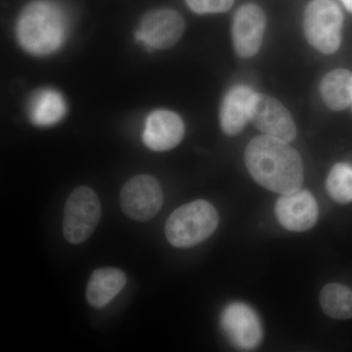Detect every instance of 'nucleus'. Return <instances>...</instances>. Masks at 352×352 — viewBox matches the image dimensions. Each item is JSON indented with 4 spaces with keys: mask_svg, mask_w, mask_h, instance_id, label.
Masks as SVG:
<instances>
[{
    "mask_svg": "<svg viewBox=\"0 0 352 352\" xmlns=\"http://www.w3.org/2000/svg\"><path fill=\"white\" fill-rule=\"evenodd\" d=\"M342 2L346 6L347 10L352 13V0H342Z\"/></svg>",
    "mask_w": 352,
    "mask_h": 352,
    "instance_id": "obj_20",
    "label": "nucleus"
},
{
    "mask_svg": "<svg viewBox=\"0 0 352 352\" xmlns=\"http://www.w3.org/2000/svg\"><path fill=\"white\" fill-rule=\"evenodd\" d=\"M326 188L333 201L340 205L352 201V166L340 163L329 173Z\"/></svg>",
    "mask_w": 352,
    "mask_h": 352,
    "instance_id": "obj_18",
    "label": "nucleus"
},
{
    "mask_svg": "<svg viewBox=\"0 0 352 352\" xmlns=\"http://www.w3.org/2000/svg\"><path fill=\"white\" fill-rule=\"evenodd\" d=\"M324 314L333 319L352 318V289L344 285L331 283L322 289L319 296Z\"/></svg>",
    "mask_w": 352,
    "mask_h": 352,
    "instance_id": "obj_17",
    "label": "nucleus"
},
{
    "mask_svg": "<svg viewBox=\"0 0 352 352\" xmlns=\"http://www.w3.org/2000/svg\"><path fill=\"white\" fill-rule=\"evenodd\" d=\"M219 217L212 204L197 200L176 208L166 223V239L173 247L187 249L210 238Z\"/></svg>",
    "mask_w": 352,
    "mask_h": 352,
    "instance_id": "obj_3",
    "label": "nucleus"
},
{
    "mask_svg": "<svg viewBox=\"0 0 352 352\" xmlns=\"http://www.w3.org/2000/svg\"><path fill=\"white\" fill-rule=\"evenodd\" d=\"M187 6L197 14L223 13L233 6L235 0H185Z\"/></svg>",
    "mask_w": 352,
    "mask_h": 352,
    "instance_id": "obj_19",
    "label": "nucleus"
},
{
    "mask_svg": "<svg viewBox=\"0 0 352 352\" xmlns=\"http://www.w3.org/2000/svg\"><path fill=\"white\" fill-rule=\"evenodd\" d=\"M67 19L50 1L32 2L20 14L16 36L21 47L36 56L56 52L67 38Z\"/></svg>",
    "mask_w": 352,
    "mask_h": 352,
    "instance_id": "obj_2",
    "label": "nucleus"
},
{
    "mask_svg": "<svg viewBox=\"0 0 352 352\" xmlns=\"http://www.w3.org/2000/svg\"><path fill=\"white\" fill-rule=\"evenodd\" d=\"M254 92L247 85H236L224 97L220 108V124L229 136L241 133L250 122V112Z\"/></svg>",
    "mask_w": 352,
    "mask_h": 352,
    "instance_id": "obj_13",
    "label": "nucleus"
},
{
    "mask_svg": "<svg viewBox=\"0 0 352 352\" xmlns=\"http://www.w3.org/2000/svg\"><path fill=\"white\" fill-rule=\"evenodd\" d=\"M164 203L161 184L151 175L134 176L122 187L120 208L129 219L145 222L156 217Z\"/></svg>",
    "mask_w": 352,
    "mask_h": 352,
    "instance_id": "obj_6",
    "label": "nucleus"
},
{
    "mask_svg": "<svg viewBox=\"0 0 352 352\" xmlns=\"http://www.w3.org/2000/svg\"><path fill=\"white\" fill-rule=\"evenodd\" d=\"M184 30L185 22L179 13L170 8L156 9L141 19L135 38L147 50H168L182 38Z\"/></svg>",
    "mask_w": 352,
    "mask_h": 352,
    "instance_id": "obj_7",
    "label": "nucleus"
},
{
    "mask_svg": "<svg viewBox=\"0 0 352 352\" xmlns=\"http://www.w3.org/2000/svg\"><path fill=\"white\" fill-rule=\"evenodd\" d=\"M266 17L263 9L254 3L244 4L234 16L233 45L243 58L254 56L261 50L265 32Z\"/></svg>",
    "mask_w": 352,
    "mask_h": 352,
    "instance_id": "obj_10",
    "label": "nucleus"
},
{
    "mask_svg": "<svg viewBox=\"0 0 352 352\" xmlns=\"http://www.w3.org/2000/svg\"><path fill=\"white\" fill-rule=\"evenodd\" d=\"M126 284L122 270L102 267L94 271L87 287V300L91 307L103 308L119 295Z\"/></svg>",
    "mask_w": 352,
    "mask_h": 352,
    "instance_id": "obj_15",
    "label": "nucleus"
},
{
    "mask_svg": "<svg viewBox=\"0 0 352 352\" xmlns=\"http://www.w3.org/2000/svg\"><path fill=\"white\" fill-rule=\"evenodd\" d=\"M220 323L228 339L242 351H252L263 340L261 319L256 312L244 302L227 305L222 311Z\"/></svg>",
    "mask_w": 352,
    "mask_h": 352,
    "instance_id": "obj_9",
    "label": "nucleus"
},
{
    "mask_svg": "<svg viewBox=\"0 0 352 352\" xmlns=\"http://www.w3.org/2000/svg\"><path fill=\"white\" fill-rule=\"evenodd\" d=\"M322 98L333 111H342L352 104V74L347 69L330 72L322 80Z\"/></svg>",
    "mask_w": 352,
    "mask_h": 352,
    "instance_id": "obj_16",
    "label": "nucleus"
},
{
    "mask_svg": "<svg viewBox=\"0 0 352 352\" xmlns=\"http://www.w3.org/2000/svg\"><path fill=\"white\" fill-rule=\"evenodd\" d=\"M100 200L94 190L82 186L74 190L66 201L64 210L65 239L74 245L89 239L100 221Z\"/></svg>",
    "mask_w": 352,
    "mask_h": 352,
    "instance_id": "obj_5",
    "label": "nucleus"
},
{
    "mask_svg": "<svg viewBox=\"0 0 352 352\" xmlns=\"http://www.w3.org/2000/svg\"><path fill=\"white\" fill-rule=\"evenodd\" d=\"M245 163L254 182L271 192L283 195L302 187V157L280 139L265 134L252 139L245 148Z\"/></svg>",
    "mask_w": 352,
    "mask_h": 352,
    "instance_id": "obj_1",
    "label": "nucleus"
},
{
    "mask_svg": "<svg viewBox=\"0 0 352 352\" xmlns=\"http://www.w3.org/2000/svg\"><path fill=\"white\" fill-rule=\"evenodd\" d=\"M318 212L316 200L307 190L283 194L275 205L278 221L293 232H303L312 228L318 219Z\"/></svg>",
    "mask_w": 352,
    "mask_h": 352,
    "instance_id": "obj_11",
    "label": "nucleus"
},
{
    "mask_svg": "<svg viewBox=\"0 0 352 352\" xmlns=\"http://www.w3.org/2000/svg\"><path fill=\"white\" fill-rule=\"evenodd\" d=\"M27 111L30 120L36 126H53L66 116V100L54 88H41L30 97Z\"/></svg>",
    "mask_w": 352,
    "mask_h": 352,
    "instance_id": "obj_14",
    "label": "nucleus"
},
{
    "mask_svg": "<svg viewBox=\"0 0 352 352\" xmlns=\"http://www.w3.org/2000/svg\"><path fill=\"white\" fill-rule=\"evenodd\" d=\"M344 15L333 0H312L303 17V30L308 43L324 54H333L342 41Z\"/></svg>",
    "mask_w": 352,
    "mask_h": 352,
    "instance_id": "obj_4",
    "label": "nucleus"
},
{
    "mask_svg": "<svg viewBox=\"0 0 352 352\" xmlns=\"http://www.w3.org/2000/svg\"><path fill=\"white\" fill-rule=\"evenodd\" d=\"M184 133V124L177 113L156 110L146 119L143 141L153 151H168L182 142Z\"/></svg>",
    "mask_w": 352,
    "mask_h": 352,
    "instance_id": "obj_12",
    "label": "nucleus"
},
{
    "mask_svg": "<svg viewBox=\"0 0 352 352\" xmlns=\"http://www.w3.org/2000/svg\"><path fill=\"white\" fill-rule=\"evenodd\" d=\"M250 122L265 135L289 143L296 138L295 120L276 98L256 94L252 99Z\"/></svg>",
    "mask_w": 352,
    "mask_h": 352,
    "instance_id": "obj_8",
    "label": "nucleus"
}]
</instances>
